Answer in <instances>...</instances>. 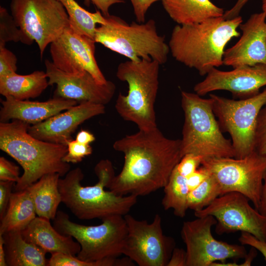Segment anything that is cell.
<instances>
[{
	"label": "cell",
	"instance_id": "cell-1",
	"mask_svg": "<svg viewBox=\"0 0 266 266\" xmlns=\"http://www.w3.org/2000/svg\"><path fill=\"white\" fill-rule=\"evenodd\" d=\"M113 147L124 154V162L107 188L119 195L145 196L164 188L182 158L181 140L166 137L158 128L139 130Z\"/></svg>",
	"mask_w": 266,
	"mask_h": 266
},
{
	"label": "cell",
	"instance_id": "cell-2",
	"mask_svg": "<svg viewBox=\"0 0 266 266\" xmlns=\"http://www.w3.org/2000/svg\"><path fill=\"white\" fill-rule=\"evenodd\" d=\"M242 23L240 16L229 20L223 16L200 23L176 25L168 42L169 51L178 62L206 75L223 65L227 43L240 35L237 28Z\"/></svg>",
	"mask_w": 266,
	"mask_h": 266
},
{
	"label": "cell",
	"instance_id": "cell-3",
	"mask_svg": "<svg viewBox=\"0 0 266 266\" xmlns=\"http://www.w3.org/2000/svg\"><path fill=\"white\" fill-rule=\"evenodd\" d=\"M98 182L93 186H83L84 174L79 167L69 170L59 179V189L63 202L77 218L102 219L106 217L125 216L137 202L133 195H119L106 191L115 176L112 163L100 161L95 167Z\"/></svg>",
	"mask_w": 266,
	"mask_h": 266
},
{
	"label": "cell",
	"instance_id": "cell-4",
	"mask_svg": "<svg viewBox=\"0 0 266 266\" xmlns=\"http://www.w3.org/2000/svg\"><path fill=\"white\" fill-rule=\"evenodd\" d=\"M29 126L18 120L0 122V149L16 160L24 170L14 186L15 192L25 190L47 174L65 176L70 168L69 164L63 161L67 146L33 136L28 132Z\"/></svg>",
	"mask_w": 266,
	"mask_h": 266
},
{
	"label": "cell",
	"instance_id": "cell-5",
	"mask_svg": "<svg viewBox=\"0 0 266 266\" xmlns=\"http://www.w3.org/2000/svg\"><path fill=\"white\" fill-rule=\"evenodd\" d=\"M160 65L152 59L129 60L117 67L116 76L127 83L128 92L126 95L119 94L116 110L124 120L133 122L140 130L157 128L154 104Z\"/></svg>",
	"mask_w": 266,
	"mask_h": 266
},
{
	"label": "cell",
	"instance_id": "cell-6",
	"mask_svg": "<svg viewBox=\"0 0 266 266\" xmlns=\"http://www.w3.org/2000/svg\"><path fill=\"white\" fill-rule=\"evenodd\" d=\"M94 40L132 61L152 59L162 65L170 52L165 37L158 33L152 19L129 24L118 16L104 15L102 23L96 28Z\"/></svg>",
	"mask_w": 266,
	"mask_h": 266
},
{
	"label": "cell",
	"instance_id": "cell-7",
	"mask_svg": "<svg viewBox=\"0 0 266 266\" xmlns=\"http://www.w3.org/2000/svg\"><path fill=\"white\" fill-rule=\"evenodd\" d=\"M184 123L181 139L182 157L191 153L210 158H235L232 141L223 135L213 112L211 100L181 92Z\"/></svg>",
	"mask_w": 266,
	"mask_h": 266
},
{
	"label": "cell",
	"instance_id": "cell-8",
	"mask_svg": "<svg viewBox=\"0 0 266 266\" xmlns=\"http://www.w3.org/2000/svg\"><path fill=\"white\" fill-rule=\"evenodd\" d=\"M97 226H86L72 222L68 215L59 210L53 226L60 233L70 235L80 244L76 257L86 262L117 258L123 254L127 234L124 216L111 215L101 219Z\"/></svg>",
	"mask_w": 266,
	"mask_h": 266
},
{
	"label": "cell",
	"instance_id": "cell-9",
	"mask_svg": "<svg viewBox=\"0 0 266 266\" xmlns=\"http://www.w3.org/2000/svg\"><path fill=\"white\" fill-rule=\"evenodd\" d=\"M201 166L216 180L220 188L221 195L231 192L240 193L259 211L263 181L266 173V156L254 151L242 158L204 159Z\"/></svg>",
	"mask_w": 266,
	"mask_h": 266
},
{
	"label": "cell",
	"instance_id": "cell-10",
	"mask_svg": "<svg viewBox=\"0 0 266 266\" xmlns=\"http://www.w3.org/2000/svg\"><path fill=\"white\" fill-rule=\"evenodd\" d=\"M212 107L219 125L230 134L236 158L249 155L255 149L259 113L266 103V88L253 96L234 100L210 94Z\"/></svg>",
	"mask_w": 266,
	"mask_h": 266
},
{
	"label": "cell",
	"instance_id": "cell-11",
	"mask_svg": "<svg viewBox=\"0 0 266 266\" xmlns=\"http://www.w3.org/2000/svg\"><path fill=\"white\" fill-rule=\"evenodd\" d=\"M11 15L29 45L37 44L42 59L47 46L69 27L68 15L57 0H11Z\"/></svg>",
	"mask_w": 266,
	"mask_h": 266
},
{
	"label": "cell",
	"instance_id": "cell-12",
	"mask_svg": "<svg viewBox=\"0 0 266 266\" xmlns=\"http://www.w3.org/2000/svg\"><path fill=\"white\" fill-rule=\"evenodd\" d=\"M127 228L123 254L139 266H166L174 248V241L164 234L162 219L156 214L153 221L124 216Z\"/></svg>",
	"mask_w": 266,
	"mask_h": 266
},
{
	"label": "cell",
	"instance_id": "cell-13",
	"mask_svg": "<svg viewBox=\"0 0 266 266\" xmlns=\"http://www.w3.org/2000/svg\"><path fill=\"white\" fill-rule=\"evenodd\" d=\"M217 222L211 215L184 222L181 234L186 248V266H211L217 261L245 257L247 252L243 245L230 244L214 238L211 228Z\"/></svg>",
	"mask_w": 266,
	"mask_h": 266
},
{
	"label": "cell",
	"instance_id": "cell-14",
	"mask_svg": "<svg viewBox=\"0 0 266 266\" xmlns=\"http://www.w3.org/2000/svg\"><path fill=\"white\" fill-rule=\"evenodd\" d=\"M195 215L215 217L219 234L247 232L266 241V217L253 208L248 199L240 193L231 192L219 196L206 207L195 211Z\"/></svg>",
	"mask_w": 266,
	"mask_h": 266
},
{
	"label": "cell",
	"instance_id": "cell-15",
	"mask_svg": "<svg viewBox=\"0 0 266 266\" xmlns=\"http://www.w3.org/2000/svg\"><path fill=\"white\" fill-rule=\"evenodd\" d=\"M95 43L93 39L76 32L70 25L50 44L52 62L69 73L87 71L100 83H105L107 80L95 58Z\"/></svg>",
	"mask_w": 266,
	"mask_h": 266
},
{
	"label": "cell",
	"instance_id": "cell-16",
	"mask_svg": "<svg viewBox=\"0 0 266 266\" xmlns=\"http://www.w3.org/2000/svg\"><path fill=\"white\" fill-rule=\"evenodd\" d=\"M49 85H56L55 96L77 102H90L105 105L113 97L116 86L111 81L99 82L89 72L72 74L57 68L52 62H44Z\"/></svg>",
	"mask_w": 266,
	"mask_h": 266
},
{
	"label": "cell",
	"instance_id": "cell-17",
	"mask_svg": "<svg viewBox=\"0 0 266 266\" xmlns=\"http://www.w3.org/2000/svg\"><path fill=\"white\" fill-rule=\"evenodd\" d=\"M266 86V65L258 64L222 71L214 68L202 81L195 85V92L202 96L217 90H226L234 96L246 98L258 94Z\"/></svg>",
	"mask_w": 266,
	"mask_h": 266
},
{
	"label": "cell",
	"instance_id": "cell-18",
	"mask_svg": "<svg viewBox=\"0 0 266 266\" xmlns=\"http://www.w3.org/2000/svg\"><path fill=\"white\" fill-rule=\"evenodd\" d=\"M266 11L252 14L239 28L237 42L225 49L223 65L233 68L258 64L266 65Z\"/></svg>",
	"mask_w": 266,
	"mask_h": 266
},
{
	"label": "cell",
	"instance_id": "cell-19",
	"mask_svg": "<svg viewBox=\"0 0 266 266\" xmlns=\"http://www.w3.org/2000/svg\"><path fill=\"white\" fill-rule=\"evenodd\" d=\"M105 112L104 105L82 102L42 122L30 125L28 132L38 139L66 145L80 124Z\"/></svg>",
	"mask_w": 266,
	"mask_h": 266
},
{
	"label": "cell",
	"instance_id": "cell-20",
	"mask_svg": "<svg viewBox=\"0 0 266 266\" xmlns=\"http://www.w3.org/2000/svg\"><path fill=\"white\" fill-rule=\"evenodd\" d=\"M1 103L0 122L18 120L33 125L66 110L78 102L56 96L44 101L18 100L7 96L1 100Z\"/></svg>",
	"mask_w": 266,
	"mask_h": 266
},
{
	"label": "cell",
	"instance_id": "cell-21",
	"mask_svg": "<svg viewBox=\"0 0 266 266\" xmlns=\"http://www.w3.org/2000/svg\"><path fill=\"white\" fill-rule=\"evenodd\" d=\"M21 233L26 241L39 246L46 253L76 256L81 249L73 237L60 233L51 225L50 220L44 218L36 217Z\"/></svg>",
	"mask_w": 266,
	"mask_h": 266
},
{
	"label": "cell",
	"instance_id": "cell-22",
	"mask_svg": "<svg viewBox=\"0 0 266 266\" xmlns=\"http://www.w3.org/2000/svg\"><path fill=\"white\" fill-rule=\"evenodd\" d=\"M164 8L180 25L200 23L207 19L223 16L222 8L210 0H161Z\"/></svg>",
	"mask_w": 266,
	"mask_h": 266
},
{
	"label": "cell",
	"instance_id": "cell-23",
	"mask_svg": "<svg viewBox=\"0 0 266 266\" xmlns=\"http://www.w3.org/2000/svg\"><path fill=\"white\" fill-rule=\"evenodd\" d=\"M21 231H12L2 235L5 259L8 266H47V253L34 244L26 241Z\"/></svg>",
	"mask_w": 266,
	"mask_h": 266
},
{
	"label": "cell",
	"instance_id": "cell-24",
	"mask_svg": "<svg viewBox=\"0 0 266 266\" xmlns=\"http://www.w3.org/2000/svg\"><path fill=\"white\" fill-rule=\"evenodd\" d=\"M45 72L36 70L27 75L16 72L0 77V94L18 100H28L39 96L49 86Z\"/></svg>",
	"mask_w": 266,
	"mask_h": 266
},
{
	"label": "cell",
	"instance_id": "cell-25",
	"mask_svg": "<svg viewBox=\"0 0 266 266\" xmlns=\"http://www.w3.org/2000/svg\"><path fill=\"white\" fill-rule=\"evenodd\" d=\"M60 177L58 173L47 174L27 188L33 200L37 216L50 220L56 217L58 207L62 202L59 189Z\"/></svg>",
	"mask_w": 266,
	"mask_h": 266
},
{
	"label": "cell",
	"instance_id": "cell-26",
	"mask_svg": "<svg viewBox=\"0 0 266 266\" xmlns=\"http://www.w3.org/2000/svg\"><path fill=\"white\" fill-rule=\"evenodd\" d=\"M31 195L26 188L12 193L7 210L0 220V235L12 231H22L36 217Z\"/></svg>",
	"mask_w": 266,
	"mask_h": 266
},
{
	"label": "cell",
	"instance_id": "cell-27",
	"mask_svg": "<svg viewBox=\"0 0 266 266\" xmlns=\"http://www.w3.org/2000/svg\"><path fill=\"white\" fill-rule=\"evenodd\" d=\"M165 195L162 205L165 210L172 209L175 215L183 218L188 207V198L190 192L186 178L178 171L176 166L164 187Z\"/></svg>",
	"mask_w": 266,
	"mask_h": 266
},
{
	"label": "cell",
	"instance_id": "cell-28",
	"mask_svg": "<svg viewBox=\"0 0 266 266\" xmlns=\"http://www.w3.org/2000/svg\"><path fill=\"white\" fill-rule=\"evenodd\" d=\"M65 8L69 17L70 25L76 32L94 40L98 24L102 23L104 15L100 10L91 12L82 7L75 0H57Z\"/></svg>",
	"mask_w": 266,
	"mask_h": 266
},
{
	"label": "cell",
	"instance_id": "cell-29",
	"mask_svg": "<svg viewBox=\"0 0 266 266\" xmlns=\"http://www.w3.org/2000/svg\"><path fill=\"white\" fill-rule=\"evenodd\" d=\"M221 195L220 188L211 175L199 186L190 191L188 198V209L198 211L209 205Z\"/></svg>",
	"mask_w": 266,
	"mask_h": 266
},
{
	"label": "cell",
	"instance_id": "cell-30",
	"mask_svg": "<svg viewBox=\"0 0 266 266\" xmlns=\"http://www.w3.org/2000/svg\"><path fill=\"white\" fill-rule=\"evenodd\" d=\"M21 42L29 45V43L7 10L3 7H0V46H5L7 42Z\"/></svg>",
	"mask_w": 266,
	"mask_h": 266
},
{
	"label": "cell",
	"instance_id": "cell-31",
	"mask_svg": "<svg viewBox=\"0 0 266 266\" xmlns=\"http://www.w3.org/2000/svg\"><path fill=\"white\" fill-rule=\"evenodd\" d=\"M123 266V260L106 259L96 262H86L63 253H53L48 260L47 266Z\"/></svg>",
	"mask_w": 266,
	"mask_h": 266
},
{
	"label": "cell",
	"instance_id": "cell-32",
	"mask_svg": "<svg viewBox=\"0 0 266 266\" xmlns=\"http://www.w3.org/2000/svg\"><path fill=\"white\" fill-rule=\"evenodd\" d=\"M67 152L63 161L67 163L76 164L92 153V148L90 144H83L75 140H70L66 143Z\"/></svg>",
	"mask_w": 266,
	"mask_h": 266
},
{
	"label": "cell",
	"instance_id": "cell-33",
	"mask_svg": "<svg viewBox=\"0 0 266 266\" xmlns=\"http://www.w3.org/2000/svg\"><path fill=\"white\" fill-rule=\"evenodd\" d=\"M255 149L260 154L266 156V103L261 109L258 116Z\"/></svg>",
	"mask_w": 266,
	"mask_h": 266
},
{
	"label": "cell",
	"instance_id": "cell-34",
	"mask_svg": "<svg viewBox=\"0 0 266 266\" xmlns=\"http://www.w3.org/2000/svg\"><path fill=\"white\" fill-rule=\"evenodd\" d=\"M17 58L5 46H0V77L16 72Z\"/></svg>",
	"mask_w": 266,
	"mask_h": 266
},
{
	"label": "cell",
	"instance_id": "cell-35",
	"mask_svg": "<svg viewBox=\"0 0 266 266\" xmlns=\"http://www.w3.org/2000/svg\"><path fill=\"white\" fill-rule=\"evenodd\" d=\"M202 160L201 157L193 154H185L176 166V168L181 175L186 178L198 168Z\"/></svg>",
	"mask_w": 266,
	"mask_h": 266
},
{
	"label": "cell",
	"instance_id": "cell-36",
	"mask_svg": "<svg viewBox=\"0 0 266 266\" xmlns=\"http://www.w3.org/2000/svg\"><path fill=\"white\" fill-rule=\"evenodd\" d=\"M20 168L4 157H0V180L16 183L20 178Z\"/></svg>",
	"mask_w": 266,
	"mask_h": 266
},
{
	"label": "cell",
	"instance_id": "cell-37",
	"mask_svg": "<svg viewBox=\"0 0 266 266\" xmlns=\"http://www.w3.org/2000/svg\"><path fill=\"white\" fill-rule=\"evenodd\" d=\"M15 183L0 180V220L4 216L12 194V189Z\"/></svg>",
	"mask_w": 266,
	"mask_h": 266
},
{
	"label": "cell",
	"instance_id": "cell-38",
	"mask_svg": "<svg viewBox=\"0 0 266 266\" xmlns=\"http://www.w3.org/2000/svg\"><path fill=\"white\" fill-rule=\"evenodd\" d=\"M159 0H130L136 21L145 22L148 10L154 3Z\"/></svg>",
	"mask_w": 266,
	"mask_h": 266
},
{
	"label": "cell",
	"instance_id": "cell-39",
	"mask_svg": "<svg viewBox=\"0 0 266 266\" xmlns=\"http://www.w3.org/2000/svg\"><path fill=\"white\" fill-rule=\"evenodd\" d=\"M238 240L241 245L251 246L260 251L266 261V241L259 239L253 234L247 232H241Z\"/></svg>",
	"mask_w": 266,
	"mask_h": 266
},
{
	"label": "cell",
	"instance_id": "cell-40",
	"mask_svg": "<svg viewBox=\"0 0 266 266\" xmlns=\"http://www.w3.org/2000/svg\"><path fill=\"white\" fill-rule=\"evenodd\" d=\"M208 176V172L201 166L186 177L187 183L190 191L199 186Z\"/></svg>",
	"mask_w": 266,
	"mask_h": 266
},
{
	"label": "cell",
	"instance_id": "cell-41",
	"mask_svg": "<svg viewBox=\"0 0 266 266\" xmlns=\"http://www.w3.org/2000/svg\"><path fill=\"white\" fill-rule=\"evenodd\" d=\"M124 0H84V3L89 6L93 4L104 16L109 15L110 7L117 3H124Z\"/></svg>",
	"mask_w": 266,
	"mask_h": 266
},
{
	"label": "cell",
	"instance_id": "cell-42",
	"mask_svg": "<svg viewBox=\"0 0 266 266\" xmlns=\"http://www.w3.org/2000/svg\"><path fill=\"white\" fill-rule=\"evenodd\" d=\"M187 254L182 248H174L166 266H186Z\"/></svg>",
	"mask_w": 266,
	"mask_h": 266
},
{
	"label": "cell",
	"instance_id": "cell-43",
	"mask_svg": "<svg viewBox=\"0 0 266 266\" xmlns=\"http://www.w3.org/2000/svg\"><path fill=\"white\" fill-rule=\"evenodd\" d=\"M248 0H237L235 4L230 9L224 12L223 17L225 20H229L237 17Z\"/></svg>",
	"mask_w": 266,
	"mask_h": 266
},
{
	"label": "cell",
	"instance_id": "cell-44",
	"mask_svg": "<svg viewBox=\"0 0 266 266\" xmlns=\"http://www.w3.org/2000/svg\"><path fill=\"white\" fill-rule=\"evenodd\" d=\"M75 140L83 144H90L95 140V137L90 132L82 130L76 134Z\"/></svg>",
	"mask_w": 266,
	"mask_h": 266
},
{
	"label": "cell",
	"instance_id": "cell-45",
	"mask_svg": "<svg viewBox=\"0 0 266 266\" xmlns=\"http://www.w3.org/2000/svg\"><path fill=\"white\" fill-rule=\"evenodd\" d=\"M259 211L266 217V173L264 177Z\"/></svg>",
	"mask_w": 266,
	"mask_h": 266
},
{
	"label": "cell",
	"instance_id": "cell-46",
	"mask_svg": "<svg viewBox=\"0 0 266 266\" xmlns=\"http://www.w3.org/2000/svg\"><path fill=\"white\" fill-rule=\"evenodd\" d=\"M257 255V252L256 249L254 247H252V248L250 249L248 253H247L246 256H245V261L242 264L239 265L240 266H250L252 264V262L256 257Z\"/></svg>",
	"mask_w": 266,
	"mask_h": 266
},
{
	"label": "cell",
	"instance_id": "cell-47",
	"mask_svg": "<svg viewBox=\"0 0 266 266\" xmlns=\"http://www.w3.org/2000/svg\"><path fill=\"white\" fill-rule=\"evenodd\" d=\"M3 236L0 235V266H7Z\"/></svg>",
	"mask_w": 266,
	"mask_h": 266
},
{
	"label": "cell",
	"instance_id": "cell-48",
	"mask_svg": "<svg viewBox=\"0 0 266 266\" xmlns=\"http://www.w3.org/2000/svg\"><path fill=\"white\" fill-rule=\"evenodd\" d=\"M239 265H238L236 263L234 262H228V263H225L224 262H214L212 263L211 265V266H238Z\"/></svg>",
	"mask_w": 266,
	"mask_h": 266
},
{
	"label": "cell",
	"instance_id": "cell-49",
	"mask_svg": "<svg viewBox=\"0 0 266 266\" xmlns=\"http://www.w3.org/2000/svg\"><path fill=\"white\" fill-rule=\"evenodd\" d=\"M262 7L263 11H266V0H262Z\"/></svg>",
	"mask_w": 266,
	"mask_h": 266
}]
</instances>
